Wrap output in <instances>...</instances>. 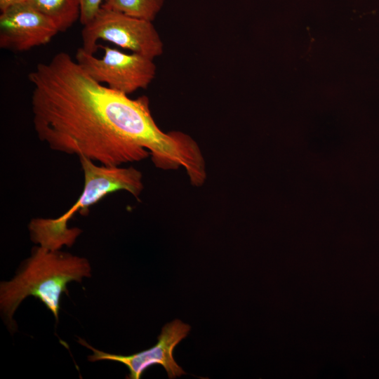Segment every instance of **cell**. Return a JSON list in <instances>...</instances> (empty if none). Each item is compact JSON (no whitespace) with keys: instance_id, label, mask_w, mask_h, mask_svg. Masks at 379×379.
I'll list each match as a JSON object with an SVG mask.
<instances>
[{"instance_id":"cell-4","label":"cell","mask_w":379,"mask_h":379,"mask_svg":"<svg viewBox=\"0 0 379 379\" xmlns=\"http://www.w3.org/2000/svg\"><path fill=\"white\" fill-rule=\"evenodd\" d=\"M81 39V47L92 54L97 51L100 40L152 59L164 51L163 42L152 21L103 6L91 21L84 25Z\"/></svg>"},{"instance_id":"cell-6","label":"cell","mask_w":379,"mask_h":379,"mask_svg":"<svg viewBox=\"0 0 379 379\" xmlns=\"http://www.w3.org/2000/svg\"><path fill=\"white\" fill-rule=\"evenodd\" d=\"M190 331V325L175 319L162 328L156 345L129 356L110 354L96 350L81 338H79V343L93 351V354L88 356L89 361L108 360L126 365L129 371L126 378L140 379L147 368L157 364L164 368L169 378H175L185 374V372L175 361L173 350L176 345L187 336Z\"/></svg>"},{"instance_id":"cell-8","label":"cell","mask_w":379,"mask_h":379,"mask_svg":"<svg viewBox=\"0 0 379 379\" xmlns=\"http://www.w3.org/2000/svg\"><path fill=\"white\" fill-rule=\"evenodd\" d=\"M27 2L48 18L59 32L67 31L80 19V0H28Z\"/></svg>"},{"instance_id":"cell-7","label":"cell","mask_w":379,"mask_h":379,"mask_svg":"<svg viewBox=\"0 0 379 379\" xmlns=\"http://www.w3.org/2000/svg\"><path fill=\"white\" fill-rule=\"evenodd\" d=\"M55 25L27 2L9 6L0 14V48L25 51L48 44Z\"/></svg>"},{"instance_id":"cell-11","label":"cell","mask_w":379,"mask_h":379,"mask_svg":"<svg viewBox=\"0 0 379 379\" xmlns=\"http://www.w3.org/2000/svg\"><path fill=\"white\" fill-rule=\"evenodd\" d=\"M28 0H0V11H2L11 6L27 2Z\"/></svg>"},{"instance_id":"cell-1","label":"cell","mask_w":379,"mask_h":379,"mask_svg":"<svg viewBox=\"0 0 379 379\" xmlns=\"http://www.w3.org/2000/svg\"><path fill=\"white\" fill-rule=\"evenodd\" d=\"M28 79L35 132L53 150L107 166L149 154L163 169L190 171L197 162L196 142L181 132H163L147 97L132 99L96 81L66 52L37 64Z\"/></svg>"},{"instance_id":"cell-2","label":"cell","mask_w":379,"mask_h":379,"mask_svg":"<svg viewBox=\"0 0 379 379\" xmlns=\"http://www.w3.org/2000/svg\"><path fill=\"white\" fill-rule=\"evenodd\" d=\"M91 277L87 259L39 246L21 265L16 275L0 284V307L8 323L27 297L40 300L58 321L60 300L68 283Z\"/></svg>"},{"instance_id":"cell-3","label":"cell","mask_w":379,"mask_h":379,"mask_svg":"<svg viewBox=\"0 0 379 379\" xmlns=\"http://www.w3.org/2000/svg\"><path fill=\"white\" fill-rule=\"evenodd\" d=\"M79 161L84 185L75 204L57 218H34L29 225L31 239L39 246L51 250L72 246L81 233L79 228L67 227L75 214L86 215L90 207L112 192L125 190L138 198L143 190L142 173L133 167L98 165L85 157Z\"/></svg>"},{"instance_id":"cell-9","label":"cell","mask_w":379,"mask_h":379,"mask_svg":"<svg viewBox=\"0 0 379 379\" xmlns=\"http://www.w3.org/2000/svg\"><path fill=\"white\" fill-rule=\"evenodd\" d=\"M164 0H105L102 6L135 18L153 21Z\"/></svg>"},{"instance_id":"cell-10","label":"cell","mask_w":379,"mask_h":379,"mask_svg":"<svg viewBox=\"0 0 379 379\" xmlns=\"http://www.w3.org/2000/svg\"><path fill=\"white\" fill-rule=\"evenodd\" d=\"M81 15L79 21L84 26L88 24L97 14L105 0H80Z\"/></svg>"},{"instance_id":"cell-5","label":"cell","mask_w":379,"mask_h":379,"mask_svg":"<svg viewBox=\"0 0 379 379\" xmlns=\"http://www.w3.org/2000/svg\"><path fill=\"white\" fill-rule=\"evenodd\" d=\"M98 46L104 51L101 58L82 47L75 54L76 62L96 81L129 95L147 88L154 79L157 68L154 59L135 53H125L107 46Z\"/></svg>"}]
</instances>
